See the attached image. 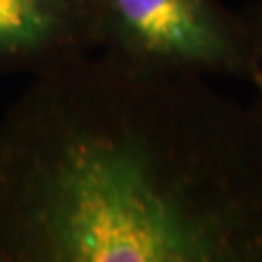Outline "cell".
Returning a JSON list of instances; mask_svg holds the SVG:
<instances>
[{
  "label": "cell",
  "mask_w": 262,
  "mask_h": 262,
  "mask_svg": "<svg viewBox=\"0 0 262 262\" xmlns=\"http://www.w3.org/2000/svg\"><path fill=\"white\" fill-rule=\"evenodd\" d=\"M131 44L170 61L227 63L234 44L206 0H110Z\"/></svg>",
  "instance_id": "7a4b0ae2"
},
{
  "label": "cell",
  "mask_w": 262,
  "mask_h": 262,
  "mask_svg": "<svg viewBox=\"0 0 262 262\" xmlns=\"http://www.w3.org/2000/svg\"><path fill=\"white\" fill-rule=\"evenodd\" d=\"M35 221L46 251L70 262H199L223 236L162 184L134 146L79 138L55 158Z\"/></svg>",
  "instance_id": "6da1fadb"
},
{
  "label": "cell",
  "mask_w": 262,
  "mask_h": 262,
  "mask_svg": "<svg viewBox=\"0 0 262 262\" xmlns=\"http://www.w3.org/2000/svg\"><path fill=\"white\" fill-rule=\"evenodd\" d=\"M63 0H0V53H24L61 31Z\"/></svg>",
  "instance_id": "3957f363"
}]
</instances>
